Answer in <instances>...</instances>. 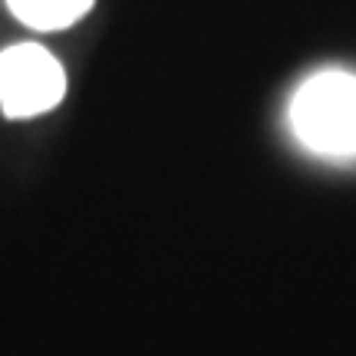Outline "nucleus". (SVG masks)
I'll list each match as a JSON object with an SVG mask.
<instances>
[{
  "label": "nucleus",
  "instance_id": "f257e3e1",
  "mask_svg": "<svg viewBox=\"0 0 356 356\" xmlns=\"http://www.w3.org/2000/svg\"><path fill=\"white\" fill-rule=\"evenodd\" d=\"M291 129L310 152L356 155V76L346 70L314 73L291 99Z\"/></svg>",
  "mask_w": 356,
  "mask_h": 356
},
{
  "label": "nucleus",
  "instance_id": "f03ea898",
  "mask_svg": "<svg viewBox=\"0 0 356 356\" xmlns=\"http://www.w3.org/2000/svg\"><path fill=\"white\" fill-rule=\"evenodd\" d=\"M66 92V73L50 50L17 43L0 53V109L7 119L50 113Z\"/></svg>",
  "mask_w": 356,
  "mask_h": 356
},
{
  "label": "nucleus",
  "instance_id": "7ed1b4c3",
  "mask_svg": "<svg viewBox=\"0 0 356 356\" xmlns=\"http://www.w3.org/2000/svg\"><path fill=\"white\" fill-rule=\"evenodd\" d=\"M7 7L33 30H66L86 17L92 0H7Z\"/></svg>",
  "mask_w": 356,
  "mask_h": 356
}]
</instances>
